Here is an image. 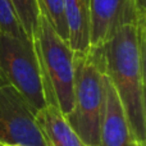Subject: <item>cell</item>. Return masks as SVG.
Wrapping results in <instances>:
<instances>
[{
  "label": "cell",
  "mask_w": 146,
  "mask_h": 146,
  "mask_svg": "<svg viewBox=\"0 0 146 146\" xmlns=\"http://www.w3.org/2000/svg\"><path fill=\"white\" fill-rule=\"evenodd\" d=\"M98 49L103 69L111 81L137 141L146 144L145 58L146 26L127 22Z\"/></svg>",
  "instance_id": "cell-1"
},
{
  "label": "cell",
  "mask_w": 146,
  "mask_h": 146,
  "mask_svg": "<svg viewBox=\"0 0 146 146\" xmlns=\"http://www.w3.org/2000/svg\"><path fill=\"white\" fill-rule=\"evenodd\" d=\"M104 69L98 49L74 53L73 108L67 121L86 146H100Z\"/></svg>",
  "instance_id": "cell-2"
},
{
  "label": "cell",
  "mask_w": 146,
  "mask_h": 146,
  "mask_svg": "<svg viewBox=\"0 0 146 146\" xmlns=\"http://www.w3.org/2000/svg\"><path fill=\"white\" fill-rule=\"evenodd\" d=\"M32 41L42 72L46 104H55L64 117L69 115L73 108L74 51L44 14L40 17Z\"/></svg>",
  "instance_id": "cell-3"
},
{
  "label": "cell",
  "mask_w": 146,
  "mask_h": 146,
  "mask_svg": "<svg viewBox=\"0 0 146 146\" xmlns=\"http://www.w3.org/2000/svg\"><path fill=\"white\" fill-rule=\"evenodd\" d=\"M0 78L15 88L35 113L46 105L42 72L32 40L0 33Z\"/></svg>",
  "instance_id": "cell-4"
},
{
  "label": "cell",
  "mask_w": 146,
  "mask_h": 146,
  "mask_svg": "<svg viewBox=\"0 0 146 146\" xmlns=\"http://www.w3.org/2000/svg\"><path fill=\"white\" fill-rule=\"evenodd\" d=\"M0 141L21 146H49L36 113L15 88L0 78Z\"/></svg>",
  "instance_id": "cell-5"
},
{
  "label": "cell",
  "mask_w": 146,
  "mask_h": 146,
  "mask_svg": "<svg viewBox=\"0 0 146 146\" xmlns=\"http://www.w3.org/2000/svg\"><path fill=\"white\" fill-rule=\"evenodd\" d=\"M100 146H145V144L137 141L132 133L122 101L105 72L100 121Z\"/></svg>",
  "instance_id": "cell-6"
},
{
  "label": "cell",
  "mask_w": 146,
  "mask_h": 146,
  "mask_svg": "<svg viewBox=\"0 0 146 146\" xmlns=\"http://www.w3.org/2000/svg\"><path fill=\"white\" fill-rule=\"evenodd\" d=\"M90 48L101 46L123 23L133 22L129 0H90Z\"/></svg>",
  "instance_id": "cell-7"
},
{
  "label": "cell",
  "mask_w": 146,
  "mask_h": 146,
  "mask_svg": "<svg viewBox=\"0 0 146 146\" xmlns=\"http://www.w3.org/2000/svg\"><path fill=\"white\" fill-rule=\"evenodd\" d=\"M36 119L49 146H86L55 104L36 111Z\"/></svg>",
  "instance_id": "cell-8"
},
{
  "label": "cell",
  "mask_w": 146,
  "mask_h": 146,
  "mask_svg": "<svg viewBox=\"0 0 146 146\" xmlns=\"http://www.w3.org/2000/svg\"><path fill=\"white\" fill-rule=\"evenodd\" d=\"M64 15L68 28V44L74 53L90 49V0H64Z\"/></svg>",
  "instance_id": "cell-9"
},
{
  "label": "cell",
  "mask_w": 146,
  "mask_h": 146,
  "mask_svg": "<svg viewBox=\"0 0 146 146\" xmlns=\"http://www.w3.org/2000/svg\"><path fill=\"white\" fill-rule=\"evenodd\" d=\"M26 36L32 40L42 14L38 0H9Z\"/></svg>",
  "instance_id": "cell-10"
},
{
  "label": "cell",
  "mask_w": 146,
  "mask_h": 146,
  "mask_svg": "<svg viewBox=\"0 0 146 146\" xmlns=\"http://www.w3.org/2000/svg\"><path fill=\"white\" fill-rule=\"evenodd\" d=\"M41 12L51 23L62 38L68 41V28H67L66 15H64V0H38Z\"/></svg>",
  "instance_id": "cell-11"
},
{
  "label": "cell",
  "mask_w": 146,
  "mask_h": 146,
  "mask_svg": "<svg viewBox=\"0 0 146 146\" xmlns=\"http://www.w3.org/2000/svg\"><path fill=\"white\" fill-rule=\"evenodd\" d=\"M0 33L27 37L9 0H0Z\"/></svg>",
  "instance_id": "cell-12"
},
{
  "label": "cell",
  "mask_w": 146,
  "mask_h": 146,
  "mask_svg": "<svg viewBox=\"0 0 146 146\" xmlns=\"http://www.w3.org/2000/svg\"><path fill=\"white\" fill-rule=\"evenodd\" d=\"M133 23L140 26H146V0H129Z\"/></svg>",
  "instance_id": "cell-13"
},
{
  "label": "cell",
  "mask_w": 146,
  "mask_h": 146,
  "mask_svg": "<svg viewBox=\"0 0 146 146\" xmlns=\"http://www.w3.org/2000/svg\"><path fill=\"white\" fill-rule=\"evenodd\" d=\"M0 146H21V145H13V144H7V142L0 141Z\"/></svg>",
  "instance_id": "cell-14"
}]
</instances>
